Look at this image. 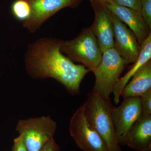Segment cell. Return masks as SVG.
Masks as SVG:
<instances>
[{"label":"cell","instance_id":"1","mask_svg":"<svg viewBox=\"0 0 151 151\" xmlns=\"http://www.w3.org/2000/svg\"><path fill=\"white\" fill-rule=\"evenodd\" d=\"M62 41L43 37L29 45L25 55L26 68L32 78H53L75 95L79 94L81 81L90 71L63 54L60 50Z\"/></svg>","mask_w":151,"mask_h":151},{"label":"cell","instance_id":"2","mask_svg":"<svg viewBox=\"0 0 151 151\" xmlns=\"http://www.w3.org/2000/svg\"><path fill=\"white\" fill-rule=\"evenodd\" d=\"M87 121L103 139L109 151H122L112 121L113 106L110 98H105L94 89L84 104Z\"/></svg>","mask_w":151,"mask_h":151},{"label":"cell","instance_id":"3","mask_svg":"<svg viewBox=\"0 0 151 151\" xmlns=\"http://www.w3.org/2000/svg\"><path fill=\"white\" fill-rule=\"evenodd\" d=\"M60 50L71 61L82 63L93 72L100 64L103 54L90 27L84 28L72 40H63Z\"/></svg>","mask_w":151,"mask_h":151},{"label":"cell","instance_id":"4","mask_svg":"<svg viewBox=\"0 0 151 151\" xmlns=\"http://www.w3.org/2000/svg\"><path fill=\"white\" fill-rule=\"evenodd\" d=\"M56 129V122L50 116L19 120L16 127L28 151H40L53 138Z\"/></svg>","mask_w":151,"mask_h":151},{"label":"cell","instance_id":"5","mask_svg":"<svg viewBox=\"0 0 151 151\" xmlns=\"http://www.w3.org/2000/svg\"><path fill=\"white\" fill-rule=\"evenodd\" d=\"M126 65L114 48L103 52L100 64L93 72L95 77L93 89L105 98H110Z\"/></svg>","mask_w":151,"mask_h":151},{"label":"cell","instance_id":"6","mask_svg":"<svg viewBox=\"0 0 151 151\" xmlns=\"http://www.w3.org/2000/svg\"><path fill=\"white\" fill-rule=\"evenodd\" d=\"M69 132L76 145L82 150L109 151L103 139L87 121L84 105L77 109L71 117Z\"/></svg>","mask_w":151,"mask_h":151},{"label":"cell","instance_id":"7","mask_svg":"<svg viewBox=\"0 0 151 151\" xmlns=\"http://www.w3.org/2000/svg\"><path fill=\"white\" fill-rule=\"evenodd\" d=\"M82 0H28L31 13L23 22V27L34 33L47 20L58 11L67 7H76Z\"/></svg>","mask_w":151,"mask_h":151},{"label":"cell","instance_id":"8","mask_svg":"<svg viewBox=\"0 0 151 151\" xmlns=\"http://www.w3.org/2000/svg\"><path fill=\"white\" fill-rule=\"evenodd\" d=\"M111 13L114 30L113 48L126 65L134 63L140 53L141 45L126 24L112 13Z\"/></svg>","mask_w":151,"mask_h":151},{"label":"cell","instance_id":"9","mask_svg":"<svg viewBox=\"0 0 151 151\" xmlns=\"http://www.w3.org/2000/svg\"><path fill=\"white\" fill-rule=\"evenodd\" d=\"M141 116L140 97L124 98L119 107L113 106L111 116L120 145Z\"/></svg>","mask_w":151,"mask_h":151},{"label":"cell","instance_id":"10","mask_svg":"<svg viewBox=\"0 0 151 151\" xmlns=\"http://www.w3.org/2000/svg\"><path fill=\"white\" fill-rule=\"evenodd\" d=\"M90 3L94 13V22L90 27L103 52L114 47V30L111 13L105 4L100 1Z\"/></svg>","mask_w":151,"mask_h":151},{"label":"cell","instance_id":"11","mask_svg":"<svg viewBox=\"0 0 151 151\" xmlns=\"http://www.w3.org/2000/svg\"><path fill=\"white\" fill-rule=\"evenodd\" d=\"M107 9L134 34L139 43H142L151 33L142 15L133 9L110 4H105Z\"/></svg>","mask_w":151,"mask_h":151},{"label":"cell","instance_id":"12","mask_svg":"<svg viewBox=\"0 0 151 151\" xmlns=\"http://www.w3.org/2000/svg\"><path fill=\"white\" fill-rule=\"evenodd\" d=\"M121 145H127L138 151H151V116L141 115Z\"/></svg>","mask_w":151,"mask_h":151},{"label":"cell","instance_id":"13","mask_svg":"<svg viewBox=\"0 0 151 151\" xmlns=\"http://www.w3.org/2000/svg\"><path fill=\"white\" fill-rule=\"evenodd\" d=\"M151 89V60L147 62L132 76V79L122 90L124 98L139 97Z\"/></svg>","mask_w":151,"mask_h":151},{"label":"cell","instance_id":"14","mask_svg":"<svg viewBox=\"0 0 151 151\" xmlns=\"http://www.w3.org/2000/svg\"><path fill=\"white\" fill-rule=\"evenodd\" d=\"M151 33L147 39L141 44V50L139 55L137 61L130 70L123 77L120 78L118 83L113 89L114 101L118 104L120 101L122 90L128 84L132 76L142 66L151 60Z\"/></svg>","mask_w":151,"mask_h":151},{"label":"cell","instance_id":"15","mask_svg":"<svg viewBox=\"0 0 151 151\" xmlns=\"http://www.w3.org/2000/svg\"><path fill=\"white\" fill-rule=\"evenodd\" d=\"M11 9L15 18L23 22L29 18L31 13L28 0H16L12 4Z\"/></svg>","mask_w":151,"mask_h":151},{"label":"cell","instance_id":"16","mask_svg":"<svg viewBox=\"0 0 151 151\" xmlns=\"http://www.w3.org/2000/svg\"><path fill=\"white\" fill-rule=\"evenodd\" d=\"M104 4H110L133 9L141 14V0H99ZM142 15V14H141Z\"/></svg>","mask_w":151,"mask_h":151},{"label":"cell","instance_id":"17","mask_svg":"<svg viewBox=\"0 0 151 151\" xmlns=\"http://www.w3.org/2000/svg\"><path fill=\"white\" fill-rule=\"evenodd\" d=\"M141 115L151 116V89L140 97Z\"/></svg>","mask_w":151,"mask_h":151},{"label":"cell","instance_id":"18","mask_svg":"<svg viewBox=\"0 0 151 151\" xmlns=\"http://www.w3.org/2000/svg\"><path fill=\"white\" fill-rule=\"evenodd\" d=\"M141 14L151 30V0H141Z\"/></svg>","mask_w":151,"mask_h":151},{"label":"cell","instance_id":"19","mask_svg":"<svg viewBox=\"0 0 151 151\" xmlns=\"http://www.w3.org/2000/svg\"><path fill=\"white\" fill-rule=\"evenodd\" d=\"M12 151H28L25 145L23 139L21 135L15 138L12 148Z\"/></svg>","mask_w":151,"mask_h":151},{"label":"cell","instance_id":"20","mask_svg":"<svg viewBox=\"0 0 151 151\" xmlns=\"http://www.w3.org/2000/svg\"><path fill=\"white\" fill-rule=\"evenodd\" d=\"M40 151H60V148L54 138H52L46 143Z\"/></svg>","mask_w":151,"mask_h":151},{"label":"cell","instance_id":"21","mask_svg":"<svg viewBox=\"0 0 151 151\" xmlns=\"http://www.w3.org/2000/svg\"><path fill=\"white\" fill-rule=\"evenodd\" d=\"M90 1V2H94V1H99V0H89Z\"/></svg>","mask_w":151,"mask_h":151}]
</instances>
